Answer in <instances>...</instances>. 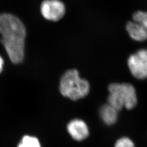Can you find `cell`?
Wrapping results in <instances>:
<instances>
[{
  "mask_svg": "<svg viewBox=\"0 0 147 147\" xmlns=\"http://www.w3.org/2000/svg\"><path fill=\"white\" fill-rule=\"evenodd\" d=\"M132 19L147 32V11H137L132 15Z\"/></svg>",
  "mask_w": 147,
  "mask_h": 147,
  "instance_id": "9c48e42d",
  "label": "cell"
},
{
  "mask_svg": "<svg viewBox=\"0 0 147 147\" xmlns=\"http://www.w3.org/2000/svg\"><path fill=\"white\" fill-rule=\"evenodd\" d=\"M129 70L134 77L139 80L147 78V49L138 50L127 60Z\"/></svg>",
  "mask_w": 147,
  "mask_h": 147,
  "instance_id": "277c9868",
  "label": "cell"
},
{
  "mask_svg": "<svg viewBox=\"0 0 147 147\" xmlns=\"http://www.w3.org/2000/svg\"><path fill=\"white\" fill-rule=\"evenodd\" d=\"M18 147H41V145L37 138L25 136L22 138Z\"/></svg>",
  "mask_w": 147,
  "mask_h": 147,
  "instance_id": "30bf717a",
  "label": "cell"
},
{
  "mask_svg": "<svg viewBox=\"0 0 147 147\" xmlns=\"http://www.w3.org/2000/svg\"><path fill=\"white\" fill-rule=\"evenodd\" d=\"M40 13L47 20L58 21L65 14L66 8L60 0H44L40 5Z\"/></svg>",
  "mask_w": 147,
  "mask_h": 147,
  "instance_id": "5b68a950",
  "label": "cell"
},
{
  "mask_svg": "<svg viewBox=\"0 0 147 147\" xmlns=\"http://www.w3.org/2000/svg\"><path fill=\"white\" fill-rule=\"evenodd\" d=\"M69 135L77 141L85 140L89 135V129L84 121L75 119L70 121L67 125Z\"/></svg>",
  "mask_w": 147,
  "mask_h": 147,
  "instance_id": "8992f818",
  "label": "cell"
},
{
  "mask_svg": "<svg viewBox=\"0 0 147 147\" xmlns=\"http://www.w3.org/2000/svg\"><path fill=\"white\" fill-rule=\"evenodd\" d=\"M115 147H135V144L129 138L124 137L116 142Z\"/></svg>",
  "mask_w": 147,
  "mask_h": 147,
  "instance_id": "8fae6325",
  "label": "cell"
},
{
  "mask_svg": "<svg viewBox=\"0 0 147 147\" xmlns=\"http://www.w3.org/2000/svg\"><path fill=\"white\" fill-rule=\"evenodd\" d=\"M1 42L11 61L14 64L22 62L24 57L26 30L22 22L10 13L0 14Z\"/></svg>",
  "mask_w": 147,
  "mask_h": 147,
  "instance_id": "6da1fadb",
  "label": "cell"
},
{
  "mask_svg": "<svg viewBox=\"0 0 147 147\" xmlns=\"http://www.w3.org/2000/svg\"><path fill=\"white\" fill-rule=\"evenodd\" d=\"M110 95L108 104L117 110L125 107L128 110L134 108L137 102L136 90L132 84L127 83H113L109 86Z\"/></svg>",
  "mask_w": 147,
  "mask_h": 147,
  "instance_id": "3957f363",
  "label": "cell"
},
{
  "mask_svg": "<svg viewBox=\"0 0 147 147\" xmlns=\"http://www.w3.org/2000/svg\"><path fill=\"white\" fill-rule=\"evenodd\" d=\"M126 30L130 37L135 40L143 42L147 40V32L135 21L127 22Z\"/></svg>",
  "mask_w": 147,
  "mask_h": 147,
  "instance_id": "52a82bcc",
  "label": "cell"
},
{
  "mask_svg": "<svg viewBox=\"0 0 147 147\" xmlns=\"http://www.w3.org/2000/svg\"><path fill=\"white\" fill-rule=\"evenodd\" d=\"M100 114L101 119L107 125H112L117 120L118 111L109 104L101 106Z\"/></svg>",
  "mask_w": 147,
  "mask_h": 147,
  "instance_id": "ba28073f",
  "label": "cell"
},
{
  "mask_svg": "<svg viewBox=\"0 0 147 147\" xmlns=\"http://www.w3.org/2000/svg\"><path fill=\"white\" fill-rule=\"evenodd\" d=\"M89 84L80 77L75 69L67 70L63 74L59 83V90L64 96L73 101L83 98L88 94Z\"/></svg>",
  "mask_w": 147,
  "mask_h": 147,
  "instance_id": "7a4b0ae2",
  "label": "cell"
},
{
  "mask_svg": "<svg viewBox=\"0 0 147 147\" xmlns=\"http://www.w3.org/2000/svg\"><path fill=\"white\" fill-rule=\"evenodd\" d=\"M3 60L2 58L0 56V73L2 71L3 69Z\"/></svg>",
  "mask_w": 147,
  "mask_h": 147,
  "instance_id": "7c38bea8",
  "label": "cell"
}]
</instances>
